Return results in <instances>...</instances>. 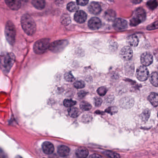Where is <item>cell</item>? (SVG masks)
I'll list each match as a JSON object with an SVG mask.
<instances>
[{
  "instance_id": "cell-39",
  "label": "cell",
  "mask_w": 158,
  "mask_h": 158,
  "mask_svg": "<svg viewBox=\"0 0 158 158\" xmlns=\"http://www.w3.org/2000/svg\"><path fill=\"white\" fill-rule=\"evenodd\" d=\"M87 93L86 91H84V90H81L78 92V97H79L80 98H83L85 97L87 95Z\"/></svg>"
},
{
  "instance_id": "cell-1",
  "label": "cell",
  "mask_w": 158,
  "mask_h": 158,
  "mask_svg": "<svg viewBox=\"0 0 158 158\" xmlns=\"http://www.w3.org/2000/svg\"><path fill=\"white\" fill-rule=\"evenodd\" d=\"M21 24L24 32L28 35L32 36L36 31V25L32 17L28 14H25L22 16Z\"/></svg>"
},
{
  "instance_id": "cell-21",
  "label": "cell",
  "mask_w": 158,
  "mask_h": 158,
  "mask_svg": "<svg viewBox=\"0 0 158 158\" xmlns=\"http://www.w3.org/2000/svg\"><path fill=\"white\" fill-rule=\"evenodd\" d=\"M31 2L33 6L38 10H42L45 6V2L43 0H33Z\"/></svg>"
},
{
  "instance_id": "cell-19",
  "label": "cell",
  "mask_w": 158,
  "mask_h": 158,
  "mask_svg": "<svg viewBox=\"0 0 158 158\" xmlns=\"http://www.w3.org/2000/svg\"><path fill=\"white\" fill-rule=\"evenodd\" d=\"M58 153L62 157H66L67 156L70 152V149L66 146H60L58 148Z\"/></svg>"
},
{
  "instance_id": "cell-34",
  "label": "cell",
  "mask_w": 158,
  "mask_h": 158,
  "mask_svg": "<svg viewBox=\"0 0 158 158\" xmlns=\"http://www.w3.org/2000/svg\"><path fill=\"white\" fill-rule=\"evenodd\" d=\"M150 112L148 110H146L144 111L143 113L141 114V117H142V119L144 121H147L149 117L150 116Z\"/></svg>"
},
{
  "instance_id": "cell-35",
  "label": "cell",
  "mask_w": 158,
  "mask_h": 158,
  "mask_svg": "<svg viewBox=\"0 0 158 158\" xmlns=\"http://www.w3.org/2000/svg\"><path fill=\"white\" fill-rule=\"evenodd\" d=\"M147 29L148 30H154V29H158V21L154 22L153 23L149 25L147 27Z\"/></svg>"
},
{
  "instance_id": "cell-4",
  "label": "cell",
  "mask_w": 158,
  "mask_h": 158,
  "mask_svg": "<svg viewBox=\"0 0 158 158\" xmlns=\"http://www.w3.org/2000/svg\"><path fill=\"white\" fill-rule=\"evenodd\" d=\"M50 39H42L35 42L33 46V51L36 54H43L50 47Z\"/></svg>"
},
{
  "instance_id": "cell-26",
  "label": "cell",
  "mask_w": 158,
  "mask_h": 158,
  "mask_svg": "<svg viewBox=\"0 0 158 158\" xmlns=\"http://www.w3.org/2000/svg\"><path fill=\"white\" fill-rule=\"evenodd\" d=\"M67 10L70 12L76 11L78 10L79 7L77 4L75 2H70L68 3L67 6Z\"/></svg>"
},
{
  "instance_id": "cell-30",
  "label": "cell",
  "mask_w": 158,
  "mask_h": 158,
  "mask_svg": "<svg viewBox=\"0 0 158 158\" xmlns=\"http://www.w3.org/2000/svg\"><path fill=\"white\" fill-rule=\"evenodd\" d=\"M64 105L66 107H71L75 105L76 102L71 99H65L63 102Z\"/></svg>"
},
{
  "instance_id": "cell-27",
  "label": "cell",
  "mask_w": 158,
  "mask_h": 158,
  "mask_svg": "<svg viewBox=\"0 0 158 158\" xmlns=\"http://www.w3.org/2000/svg\"><path fill=\"white\" fill-rule=\"evenodd\" d=\"M104 155L107 157H109L110 158H120V156L119 154L114 152L109 151H106L103 152Z\"/></svg>"
},
{
  "instance_id": "cell-10",
  "label": "cell",
  "mask_w": 158,
  "mask_h": 158,
  "mask_svg": "<svg viewBox=\"0 0 158 158\" xmlns=\"http://www.w3.org/2000/svg\"><path fill=\"white\" fill-rule=\"evenodd\" d=\"M140 61L143 66H148L153 62V56L150 52H144L141 55Z\"/></svg>"
},
{
  "instance_id": "cell-36",
  "label": "cell",
  "mask_w": 158,
  "mask_h": 158,
  "mask_svg": "<svg viewBox=\"0 0 158 158\" xmlns=\"http://www.w3.org/2000/svg\"><path fill=\"white\" fill-rule=\"evenodd\" d=\"M105 111L111 114H114L117 112V109L116 107H109L108 109H106Z\"/></svg>"
},
{
  "instance_id": "cell-22",
  "label": "cell",
  "mask_w": 158,
  "mask_h": 158,
  "mask_svg": "<svg viewBox=\"0 0 158 158\" xmlns=\"http://www.w3.org/2000/svg\"><path fill=\"white\" fill-rule=\"evenodd\" d=\"M151 83L155 87H158V73L153 72L150 76Z\"/></svg>"
},
{
  "instance_id": "cell-14",
  "label": "cell",
  "mask_w": 158,
  "mask_h": 158,
  "mask_svg": "<svg viewBox=\"0 0 158 158\" xmlns=\"http://www.w3.org/2000/svg\"><path fill=\"white\" fill-rule=\"evenodd\" d=\"M7 6L13 10H17L20 9L21 6V2L18 0H6Z\"/></svg>"
},
{
  "instance_id": "cell-2",
  "label": "cell",
  "mask_w": 158,
  "mask_h": 158,
  "mask_svg": "<svg viewBox=\"0 0 158 158\" xmlns=\"http://www.w3.org/2000/svg\"><path fill=\"white\" fill-rule=\"evenodd\" d=\"M15 61V56L12 52H9L0 57V66L4 73L7 74Z\"/></svg>"
},
{
  "instance_id": "cell-41",
  "label": "cell",
  "mask_w": 158,
  "mask_h": 158,
  "mask_svg": "<svg viewBox=\"0 0 158 158\" xmlns=\"http://www.w3.org/2000/svg\"><path fill=\"white\" fill-rule=\"evenodd\" d=\"M90 158H103L101 156H100L99 155H98L97 154H93L91 155Z\"/></svg>"
},
{
  "instance_id": "cell-45",
  "label": "cell",
  "mask_w": 158,
  "mask_h": 158,
  "mask_svg": "<svg viewBox=\"0 0 158 158\" xmlns=\"http://www.w3.org/2000/svg\"></svg>"
},
{
  "instance_id": "cell-32",
  "label": "cell",
  "mask_w": 158,
  "mask_h": 158,
  "mask_svg": "<svg viewBox=\"0 0 158 158\" xmlns=\"http://www.w3.org/2000/svg\"><path fill=\"white\" fill-rule=\"evenodd\" d=\"M147 5L150 9H151V10H153L158 6V2L156 1H150L147 3Z\"/></svg>"
},
{
  "instance_id": "cell-20",
  "label": "cell",
  "mask_w": 158,
  "mask_h": 158,
  "mask_svg": "<svg viewBox=\"0 0 158 158\" xmlns=\"http://www.w3.org/2000/svg\"><path fill=\"white\" fill-rule=\"evenodd\" d=\"M148 99L150 103L154 107H157L158 106V94L156 93H151L148 96Z\"/></svg>"
},
{
  "instance_id": "cell-24",
  "label": "cell",
  "mask_w": 158,
  "mask_h": 158,
  "mask_svg": "<svg viewBox=\"0 0 158 158\" xmlns=\"http://www.w3.org/2000/svg\"><path fill=\"white\" fill-rule=\"evenodd\" d=\"M67 111H68L69 116L73 118L78 117L79 115V112L77 108L72 107V108H69Z\"/></svg>"
},
{
  "instance_id": "cell-43",
  "label": "cell",
  "mask_w": 158,
  "mask_h": 158,
  "mask_svg": "<svg viewBox=\"0 0 158 158\" xmlns=\"http://www.w3.org/2000/svg\"><path fill=\"white\" fill-rule=\"evenodd\" d=\"M154 55H155V58L158 60V51H155L154 52Z\"/></svg>"
},
{
  "instance_id": "cell-7",
  "label": "cell",
  "mask_w": 158,
  "mask_h": 158,
  "mask_svg": "<svg viewBox=\"0 0 158 158\" xmlns=\"http://www.w3.org/2000/svg\"><path fill=\"white\" fill-rule=\"evenodd\" d=\"M149 75L148 70L145 66H140L137 69L136 77L139 81H146L148 78Z\"/></svg>"
},
{
  "instance_id": "cell-33",
  "label": "cell",
  "mask_w": 158,
  "mask_h": 158,
  "mask_svg": "<svg viewBox=\"0 0 158 158\" xmlns=\"http://www.w3.org/2000/svg\"><path fill=\"white\" fill-rule=\"evenodd\" d=\"M107 91V89L105 87H101L99 88L97 90L98 94L100 96H103L106 94Z\"/></svg>"
},
{
  "instance_id": "cell-37",
  "label": "cell",
  "mask_w": 158,
  "mask_h": 158,
  "mask_svg": "<svg viewBox=\"0 0 158 158\" xmlns=\"http://www.w3.org/2000/svg\"><path fill=\"white\" fill-rule=\"evenodd\" d=\"M102 103V100L100 98H94V103L95 106L99 107Z\"/></svg>"
},
{
  "instance_id": "cell-9",
  "label": "cell",
  "mask_w": 158,
  "mask_h": 158,
  "mask_svg": "<svg viewBox=\"0 0 158 158\" xmlns=\"http://www.w3.org/2000/svg\"><path fill=\"white\" fill-rule=\"evenodd\" d=\"M113 26L115 30H124L128 27V23L126 21L121 18H117L114 21Z\"/></svg>"
},
{
  "instance_id": "cell-12",
  "label": "cell",
  "mask_w": 158,
  "mask_h": 158,
  "mask_svg": "<svg viewBox=\"0 0 158 158\" xmlns=\"http://www.w3.org/2000/svg\"><path fill=\"white\" fill-rule=\"evenodd\" d=\"M88 25L91 30H97L100 27L101 22L99 18L92 17L89 21Z\"/></svg>"
},
{
  "instance_id": "cell-5",
  "label": "cell",
  "mask_w": 158,
  "mask_h": 158,
  "mask_svg": "<svg viewBox=\"0 0 158 158\" xmlns=\"http://www.w3.org/2000/svg\"><path fill=\"white\" fill-rule=\"evenodd\" d=\"M146 18V14L144 9L139 8L135 11L134 16L130 21L131 26H136L145 21Z\"/></svg>"
},
{
  "instance_id": "cell-23",
  "label": "cell",
  "mask_w": 158,
  "mask_h": 158,
  "mask_svg": "<svg viewBox=\"0 0 158 158\" xmlns=\"http://www.w3.org/2000/svg\"><path fill=\"white\" fill-rule=\"evenodd\" d=\"M115 15L116 14L115 12L112 10H108L104 14V17L108 21H111L113 20L115 18Z\"/></svg>"
},
{
  "instance_id": "cell-6",
  "label": "cell",
  "mask_w": 158,
  "mask_h": 158,
  "mask_svg": "<svg viewBox=\"0 0 158 158\" xmlns=\"http://www.w3.org/2000/svg\"><path fill=\"white\" fill-rule=\"evenodd\" d=\"M67 40H58L51 43L49 49L54 53H58L62 52L67 46Z\"/></svg>"
},
{
  "instance_id": "cell-40",
  "label": "cell",
  "mask_w": 158,
  "mask_h": 158,
  "mask_svg": "<svg viewBox=\"0 0 158 158\" xmlns=\"http://www.w3.org/2000/svg\"><path fill=\"white\" fill-rule=\"evenodd\" d=\"M6 155L2 149L0 148V158H6Z\"/></svg>"
},
{
  "instance_id": "cell-29",
  "label": "cell",
  "mask_w": 158,
  "mask_h": 158,
  "mask_svg": "<svg viewBox=\"0 0 158 158\" xmlns=\"http://www.w3.org/2000/svg\"><path fill=\"white\" fill-rule=\"evenodd\" d=\"M64 78L67 82H74L75 80V77L73 76L71 72H67L64 74Z\"/></svg>"
},
{
  "instance_id": "cell-28",
  "label": "cell",
  "mask_w": 158,
  "mask_h": 158,
  "mask_svg": "<svg viewBox=\"0 0 158 158\" xmlns=\"http://www.w3.org/2000/svg\"><path fill=\"white\" fill-rule=\"evenodd\" d=\"M80 108L82 110L88 111L91 109V106L88 102L83 101L80 103Z\"/></svg>"
},
{
  "instance_id": "cell-3",
  "label": "cell",
  "mask_w": 158,
  "mask_h": 158,
  "mask_svg": "<svg viewBox=\"0 0 158 158\" xmlns=\"http://www.w3.org/2000/svg\"><path fill=\"white\" fill-rule=\"evenodd\" d=\"M16 29L14 25L11 21H8L6 25L5 35L7 42L13 45L14 43L16 37Z\"/></svg>"
},
{
  "instance_id": "cell-16",
  "label": "cell",
  "mask_w": 158,
  "mask_h": 158,
  "mask_svg": "<svg viewBox=\"0 0 158 158\" xmlns=\"http://www.w3.org/2000/svg\"><path fill=\"white\" fill-rule=\"evenodd\" d=\"M42 149L43 152L47 154H51L54 151L53 145L48 141L43 142L42 145Z\"/></svg>"
},
{
  "instance_id": "cell-42",
  "label": "cell",
  "mask_w": 158,
  "mask_h": 158,
  "mask_svg": "<svg viewBox=\"0 0 158 158\" xmlns=\"http://www.w3.org/2000/svg\"><path fill=\"white\" fill-rule=\"evenodd\" d=\"M114 100V98L113 96H111V97H108V98H107V102H109V103H110V101H111V102H112Z\"/></svg>"
},
{
  "instance_id": "cell-18",
  "label": "cell",
  "mask_w": 158,
  "mask_h": 158,
  "mask_svg": "<svg viewBox=\"0 0 158 158\" xmlns=\"http://www.w3.org/2000/svg\"><path fill=\"white\" fill-rule=\"evenodd\" d=\"M127 43L129 46L132 47H136L139 43V39L136 35H131L127 39Z\"/></svg>"
},
{
  "instance_id": "cell-11",
  "label": "cell",
  "mask_w": 158,
  "mask_h": 158,
  "mask_svg": "<svg viewBox=\"0 0 158 158\" xmlns=\"http://www.w3.org/2000/svg\"><path fill=\"white\" fill-rule=\"evenodd\" d=\"M134 100L130 97H126L123 98L120 101V105L124 109H129L134 105Z\"/></svg>"
},
{
  "instance_id": "cell-44",
  "label": "cell",
  "mask_w": 158,
  "mask_h": 158,
  "mask_svg": "<svg viewBox=\"0 0 158 158\" xmlns=\"http://www.w3.org/2000/svg\"><path fill=\"white\" fill-rule=\"evenodd\" d=\"M15 158H23L21 156H20V155H17Z\"/></svg>"
},
{
  "instance_id": "cell-17",
  "label": "cell",
  "mask_w": 158,
  "mask_h": 158,
  "mask_svg": "<svg viewBox=\"0 0 158 158\" xmlns=\"http://www.w3.org/2000/svg\"><path fill=\"white\" fill-rule=\"evenodd\" d=\"M75 153L78 158H86L88 155L89 152L87 149L80 147L77 149Z\"/></svg>"
},
{
  "instance_id": "cell-25",
  "label": "cell",
  "mask_w": 158,
  "mask_h": 158,
  "mask_svg": "<svg viewBox=\"0 0 158 158\" xmlns=\"http://www.w3.org/2000/svg\"><path fill=\"white\" fill-rule=\"evenodd\" d=\"M61 22L63 25H68L71 23V18L68 15L66 14L63 15L61 17Z\"/></svg>"
},
{
  "instance_id": "cell-15",
  "label": "cell",
  "mask_w": 158,
  "mask_h": 158,
  "mask_svg": "<svg viewBox=\"0 0 158 158\" xmlns=\"http://www.w3.org/2000/svg\"><path fill=\"white\" fill-rule=\"evenodd\" d=\"M88 10L91 13L94 15H97L101 11V8L98 2H92L89 6Z\"/></svg>"
},
{
  "instance_id": "cell-46",
  "label": "cell",
  "mask_w": 158,
  "mask_h": 158,
  "mask_svg": "<svg viewBox=\"0 0 158 158\" xmlns=\"http://www.w3.org/2000/svg\"></svg>"
},
{
  "instance_id": "cell-31",
  "label": "cell",
  "mask_w": 158,
  "mask_h": 158,
  "mask_svg": "<svg viewBox=\"0 0 158 158\" xmlns=\"http://www.w3.org/2000/svg\"><path fill=\"white\" fill-rule=\"evenodd\" d=\"M74 86L77 89H82L85 87V84L83 81L78 80L74 83Z\"/></svg>"
},
{
  "instance_id": "cell-8",
  "label": "cell",
  "mask_w": 158,
  "mask_h": 158,
  "mask_svg": "<svg viewBox=\"0 0 158 158\" xmlns=\"http://www.w3.org/2000/svg\"><path fill=\"white\" fill-rule=\"evenodd\" d=\"M133 51L130 47L125 46L121 49L120 52L121 58L126 61L129 60L133 57Z\"/></svg>"
},
{
  "instance_id": "cell-13",
  "label": "cell",
  "mask_w": 158,
  "mask_h": 158,
  "mask_svg": "<svg viewBox=\"0 0 158 158\" xmlns=\"http://www.w3.org/2000/svg\"><path fill=\"white\" fill-rule=\"evenodd\" d=\"M87 15L83 11H78L74 15L75 21L78 23H83L87 20Z\"/></svg>"
},
{
  "instance_id": "cell-38",
  "label": "cell",
  "mask_w": 158,
  "mask_h": 158,
  "mask_svg": "<svg viewBox=\"0 0 158 158\" xmlns=\"http://www.w3.org/2000/svg\"><path fill=\"white\" fill-rule=\"evenodd\" d=\"M88 1H84V0H78L76 1L77 4L80 6H85L87 4Z\"/></svg>"
}]
</instances>
